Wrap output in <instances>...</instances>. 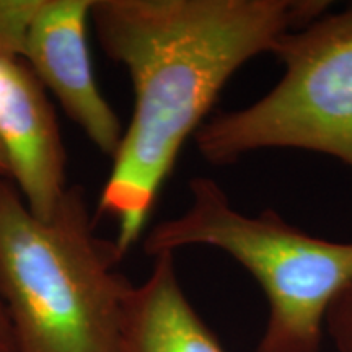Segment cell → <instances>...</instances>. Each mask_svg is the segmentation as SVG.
<instances>
[{
	"label": "cell",
	"instance_id": "obj_2",
	"mask_svg": "<svg viewBox=\"0 0 352 352\" xmlns=\"http://www.w3.org/2000/svg\"><path fill=\"white\" fill-rule=\"evenodd\" d=\"M114 241L100 239L82 186H69L51 219L30 212L0 178V292L16 352H120L132 284Z\"/></svg>",
	"mask_w": 352,
	"mask_h": 352
},
{
	"label": "cell",
	"instance_id": "obj_7",
	"mask_svg": "<svg viewBox=\"0 0 352 352\" xmlns=\"http://www.w3.org/2000/svg\"><path fill=\"white\" fill-rule=\"evenodd\" d=\"M120 352H226L182 289L175 253L153 256L147 280L127 292Z\"/></svg>",
	"mask_w": 352,
	"mask_h": 352
},
{
	"label": "cell",
	"instance_id": "obj_6",
	"mask_svg": "<svg viewBox=\"0 0 352 352\" xmlns=\"http://www.w3.org/2000/svg\"><path fill=\"white\" fill-rule=\"evenodd\" d=\"M0 145L26 208L47 220L67 192V152L46 90L21 60L0 57Z\"/></svg>",
	"mask_w": 352,
	"mask_h": 352
},
{
	"label": "cell",
	"instance_id": "obj_8",
	"mask_svg": "<svg viewBox=\"0 0 352 352\" xmlns=\"http://www.w3.org/2000/svg\"><path fill=\"white\" fill-rule=\"evenodd\" d=\"M324 328L340 352H352V283L329 307Z\"/></svg>",
	"mask_w": 352,
	"mask_h": 352
},
{
	"label": "cell",
	"instance_id": "obj_9",
	"mask_svg": "<svg viewBox=\"0 0 352 352\" xmlns=\"http://www.w3.org/2000/svg\"><path fill=\"white\" fill-rule=\"evenodd\" d=\"M0 352H16L15 329L2 292H0Z\"/></svg>",
	"mask_w": 352,
	"mask_h": 352
},
{
	"label": "cell",
	"instance_id": "obj_3",
	"mask_svg": "<svg viewBox=\"0 0 352 352\" xmlns=\"http://www.w3.org/2000/svg\"><path fill=\"white\" fill-rule=\"evenodd\" d=\"M191 204L148 230V256L186 246L227 253L266 294L270 318L256 352H320L327 314L352 283V243L311 236L276 210L240 212L208 176L189 182Z\"/></svg>",
	"mask_w": 352,
	"mask_h": 352
},
{
	"label": "cell",
	"instance_id": "obj_5",
	"mask_svg": "<svg viewBox=\"0 0 352 352\" xmlns=\"http://www.w3.org/2000/svg\"><path fill=\"white\" fill-rule=\"evenodd\" d=\"M90 10L91 0H30L13 59L32 70L69 120L113 158L124 129L96 83L87 43Z\"/></svg>",
	"mask_w": 352,
	"mask_h": 352
},
{
	"label": "cell",
	"instance_id": "obj_10",
	"mask_svg": "<svg viewBox=\"0 0 352 352\" xmlns=\"http://www.w3.org/2000/svg\"><path fill=\"white\" fill-rule=\"evenodd\" d=\"M0 178L10 179V168H8V162L2 145H0Z\"/></svg>",
	"mask_w": 352,
	"mask_h": 352
},
{
	"label": "cell",
	"instance_id": "obj_1",
	"mask_svg": "<svg viewBox=\"0 0 352 352\" xmlns=\"http://www.w3.org/2000/svg\"><path fill=\"white\" fill-rule=\"evenodd\" d=\"M327 0H91L101 50L122 65L134 113L95 215L116 222L122 258L139 243L189 138L226 83L283 34L329 12Z\"/></svg>",
	"mask_w": 352,
	"mask_h": 352
},
{
	"label": "cell",
	"instance_id": "obj_4",
	"mask_svg": "<svg viewBox=\"0 0 352 352\" xmlns=\"http://www.w3.org/2000/svg\"><path fill=\"white\" fill-rule=\"evenodd\" d=\"M274 54L284 76L246 108L220 111L195 134L214 166L267 148L331 155L352 170V3L283 34Z\"/></svg>",
	"mask_w": 352,
	"mask_h": 352
}]
</instances>
